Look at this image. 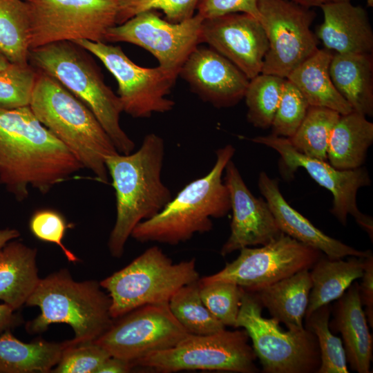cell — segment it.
Wrapping results in <instances>:
<instances>
[{
    "label": "cell",
    "instance_id": "obj_3",
    "mask_svg": "<svg viewBox=\"0 0 373 373\" xmlns=\"http://www.w3.org/2000/svg\"><path fill=\"white\" fill-rule=\"evenodd\" d=\"M235 151L231 144L218 149L211 171L185 185L159 213L139 223L131 236L142 243L175 245L190 240L195 233L210 231L211 218L224 217L231 210L222 174Z\"/></svg>",
    "mask_w": 373,
    "mask_h": 373
},
{
    "label": "cell",
    "instance_id": "obj_13",
    "mask_svg": "<svg viewBox=\"0 0 373 373\" xmlns=\"http://www.w3.org/2000/svg\"><path fill=\"white\" fill-rule=\"evenodd\" d=\"M258 9L268 41L261 73L287 79L318 49L311 30L316 13L290 0H258Z\"/></svg>",
    "mask_w": 373,
    "mask_h": 373
},
{
    "label": "cell",
    "instance_id": "obj_1",
    "mask_svg": "<svg viewBox=\"0 0 373 373\" xmlns=\"http://www.w3.org/2000/svg\"><path fill=\"white\" fill-rule=\"evenodd\" d=\"M82 169L29 106L0 108V184L17 200L28 197L29 187L47 193Z\"/></svg>",
    "mask_w": 373,
    "mask_h": 373
},
{
    "label": "cell",
    "instance_id": "obj_38",
    "mask_svg": "<svg viewBox=\"0 0 373 373\" xmlns=\"http://www.w3.org/2000/svg\"><path fill=\"white\" fill-rule=\"evenodd\" d=\"M200 0H117V25L148 10H161L166 20L179 23L191 18Z\"/></svg>",
    "mask_w": 373,
    "mask_h": 373
},
{
    "label": "cell",
    "instance_id": "obj_24",
    "mask_svg": "<svg viewBox=\"0 0 373 373\" xmlns=\"http://www.w3.org/2000/svg\"><path fill=\"white\" fill-rule=\"evenodd\" d=\"M312 287L309 269H303L254 293L271 318L289 330L301 331Z\"/></svg>",
    "mask_w": 373,
    "mask_h": 373
},
{
    "label": "cell",
    "instance_id": "obj_8",
    "mask_svg": "<svg viewBox=\"0 0 373 373\" xmlns=\"http://www.w3.org/2000/svg\"><path fill=\"white\" fill-rule=\"evenodd\" d=\"M262 308L256 294L245 290L236 324L251 338L262 372L317 373L321 355L315 335L305 327L283 330L276 320L262 316Z\"/></svg>",
    "mask_w": 373,
    "mask_h": 373
},
{
    "label": "cell",
    "instance_id": "obj_31",
    "mask_svg": "<svg viewBox=\"0 0 373 373\" xmlns=\"http://www.w3.org/2000/svg\"><path fill=\"white\" fill-rule=\"evenodd\" d=\"M340 116L329 108L310 106L300 125L288 140L300 153L326 161L330 135Z\"/></svg>",
    "mask_w": 373,
    "mask_h": 373
},
{
    "label": "cell",
    "instance_id": "obj_47",
    "mask_svg": "<svg viewBox=\"0 0 373 373\" xmlns=\"http://www.w3.org/2000/svg\"><path fill=\"white\" fill-rule=\"evenodd\" d=\"M10 62L0 50V70L6 68Z\"/></svg>",
    "mask_w": 373,
    "mask_h": 373
},
{
    "label": "cell",
    "instance_id": "obj_9",
    "mask_svg": "<svg viewBox=\"0 0 373 373\" xmlns=\"http://www.w3.org/2000/svg\"><path fill=\"white\" fill-rule=\"evenodd\" d=\"M249 338L245 329L190 334L175 346L146 355L133 365L162 373L195 370L256 373L257 357Z\"/></svg>",
    "mask_w": 373,
    "mask_h": 373
},
{
    "label": "cell",
    "instance_id": "obj_20",
    "mask_svg": "<svg viewBox=\"0 0 373 373\" xmlns=\"http://www.w3.org/2000/svg\"><path fill=\"white\" fill-rule=\"evenodd\" d=\"M260 193L267 202L280 231L298 242L318 249L330 258L346 256L365 258L370 250L359 251L328 236L316 228L308 219L291 207L282 195L278 180L262 171L258 181Z\"/></svg>",
    "mask_w": 373,
    "mask_h": 373
},
{
    "label": "cell",
    "instance_id": "obj_17",
    "mask_svg": "<svg viewBox=\"0 0 373 373\" xmlns=\"http://www.w3.org/2000/svg\"><path fill=\"white\" fill-rule=\"evenodd\" d=\"M202 43L214 49L249 79L261 73L268 41L258 19L242 12L204 19Z\"/></svg>",
    "mask_w": 373,
    "mask_h": 373
},
{
    "label": "cell",
    "instance_id": "obj_2",
    "mask_svg": "<svg viewBox=\"0 0 373 373\" xmlns=\"http://www.w3.org/2000/svg\"><path fill=\"white\" fill-rule=\"evenodd\" d=\"M164 155V140L151 133L135 152L106 158L116 197V220L108 241L113 257L122 256L139 223L155 216L171 200V192L162 180Z\"/></svg>",
    "mask_w": 373,
    "mask_h": 373
},
{
    "label": "cell",
    "instance_id": "obj_40",
    "mask_svg": "<svg viewBox=\"0 0 373 373\" xmlns=\"http://www.w3.org/2000/svg\"><path fill=\"white\" fill-rule=\"evenodd\" d=\"M29 228L37 239L57 245L69 262L80 260L63 243L68 224L63 215L57 210L45 208L35 211L30 217Z\"/></svg>",
    "mask_w": 373,
    "mask_h": 373
},
{
    "label": "cell",
    "instance_id": "obj_5",
    "mask_svg": "<svg viewBox=\"0 0 373 373\" xmlns=\"http://www.w3.org/2000/svg\"><path fill=\"white\" fill-rule=\"evenodd\" d=\"M90 55L73 41H58L31 49L28 63L56 79L86 104L119 153H131L135 143L121 127L123 111L119 98L105 83Z\"/></svg>",
    "mask_w": 373,
    "mask_h": 373
},
{
    "label": "cell",
    "instance_id": "obj_7",
    "mask_svg": "<svg viewBox=\"0 0 373 373\" xmlns=\"http://www.w3.org/2000/svg\"><path fill=\"white\" fill-rule=\"evenodd\" d=\"M199 278L195 258L173 263L153 246L99 283L108 292L115 319L145 305L169 303L180 287Z\"/></svg>",
    "mask_w": 373,
    "mask_h": 373
},
{
    "label": "cell",
    "instance_id": "obj_18",
    "mask_svg": "<svg viewBox=\"0 0 373 373\" xmlns=\"http://www.w3.org/2000/svg\"><path fill=\"white\" fill-rule=\"evenodd\" d=\"M224 182L230 196L232 220L230 235L220 254L254 245H264L282 233L266 200L255 197L231 160L224 169Z\"/></svg>",
    "mask_w": 373,
    "mask_h": 373
},
{
    "label": "cell",
    "instance_id": "obj_36",
    "mask_svg": "<svg viewBox=\"0 0 373 373\" xmlns=\"http://www.w3.org/2000/svg\"><path fill=\"white\" fill-rule=\"evenodd\" d=\"M199 285L201 298L211 313L224 326L236 327L245 289L226 281Z\"/></svg>",
    "mask_w": 373,
    "mask_h": 373
},
{
    "label": "cell",
    "instance_id": "obj_30",
    "mask_svg": "<svg viewBox=\"0 0 373 373\" xmlns=\"http://www.w3.org/2000/svg\"><path fill=\"white\" fill-rule=\"evenodd\" d=\"M30 20L24 0H0V50L11 63H28Z\"/></svg>",
    "mask_w": 373,
    "mask_h": 373
},
{
    "label": "cell",
    "instance_id": "obj_14",
    "mask_svg": "<svg viewBox=\"0 0 373 373\" xmlns=\"http://www.w3.org/2000/svg\"><path fill=\"white\" fill-rule=\"evenodd\" d=\"M191 334L171 313L168 303L145 305L113 320L97 340L112 356L132 364L151 353L171 348Z\"/></svg>",
    "mask_w": 373,
    "mask_h": 373
},
{
    "label": "cell",
    "instance_id": "obj_27",
    "mask_svg": "<svg viewBox=\"0 0 373 373\" xmlns=\"http://www.w3.org/2000/svg\"><path fill=\"white\" fill-rule=\"evenodd\" d=\"M373 142V123L356 112L341 115L335 124L327 152L329 164L338 170L359 168Z\"/></svg>",
    "mask_w": 373,
    "mask_h": 373
},
{
    "label": "cell",
    "instance_id": "obj_46",
    "mask_svg": "<svg viewBox=\"0 0 373 373\" xmlns=\"http://www.w3.org/2000/svg\"><path fill=\"white\" fill-rule=\"evenodd\" d=\"M303 6L311 8L313 7H320L321 5L333 1H349L352 0H290Z\"/></svg>",
    "mask_w": 373,
    "mask_h": 373
},
{
    "label": "cell",
    "instance_id": "obj_25",
    "mask_svg": "<svg viewBox=\"0 0 373 373\" xmlns=\"http://www.w3.org/2000/svg\"><path fill=\"white\" fill-rule=\"evenodd\" d=\"M332 81L354 111L373 115V58L372 53H334L329 65Z\"/></svg>",
    "mask_w": 373,
    "mask_h": 373
},
{
    "label": "cell",
    "instance_id": "obj_37",
    "mask_svg": "<svg viewBox=\"0 0 373 373\" xmlns=\"http://www.w3.org/2000/svg\"><path fill=\"white\" fill-rule=\"evenodd\" d=\"M310 106L300 91L285 79L271 127L272 134L286 138L296 131Z\"/></svg>",
    "mask_w": 373,
    "mask_h": 373
},
{
    "label": "cell",
    "instance_id": "obj_4",
    "mask_svg": "<svg viewBox=\"0 0 373 373\" xmlns=\"http://www.w3.org/2000/svg\"><path fill=\"white\" fill-rule=\"evenodd\" d=\"M38 120L97 181L107 184L108 157L119 153L93 113L52 77L37 70L29 105Z\"/></svg>",
    "mask_w": 373,
    "mask_h": 373
},
{
    "label": "cell",
    "instance_id": "obj_41",
    "mask_svg": "<svg viewBox=\"0 0 373 373\" xmlns=\"http://www.w3.org/2000/svg\"><path fill=\"white\" fill-rule=\"evenodd\" d=\"M196 10L204 19L236 12L260 19L258 0H200Z\"/></svg>",
    "mask_w": 373,
    "mask_h": 373
},
{
    "label": "cell",
    "instance_id": "obj_22",
    "mask_svg": "<svg viewBox=\"0 0 373 373\" xmlns=\"http://www.w3.org/2000/svg\"><path fill=\"white\" fill-rule=\"evenodd\" d=\"M331 313L333 318L329 321V327L332 332L341 333L350 368L358 373H370L373 338L361 302L359 285L356 282H353L337 299Z\"/></svg>",
    "mask_w": 373,
    "mask_h": 373
},
{
    "label": "cell",
    "instance_id": "obj_35",
    "mask_svg": "<svg viewBox=\"0 0 373 373\" xmlns=\"http://www.w3.org/2000/svg\"><path fill=\"white\" fill-rule=\"evenodd\" d=\"M37 77V70L29 63H10L0 70V108L28 106Z\"/></svg>",
    "mask_w": 373,
    "mask_h": 373
},
{
    "label": "cell",
    "instance_id": "obj_26",
    "mask_svg": "<svg viewBox=\"0 0 373 373\" xmlns=\"http://www.w3.org/2000/svg\"><path fill=\"white\" fill-rule=\"evenodd\" d=\"M334 53L318 49L287 77L303 94L311 106L329 108L340 115L353 111L351 106L335 88L329 65Z\"/></svg>",
    "mask_w": 373,
    "mask_h": 373
},
{
    "label": "cell",
    "instance_id": "obj_10",
    "mask_svg": "<svg viewBox=\"0 0 373 373\" xmlns=\"http://www.w3.org/2000/svg\"><path fill=\"white\" fill-rule=\"evenodd\" d=\"M24 1L30 50L64 41L105 42L108 29L117 25V0Z\"/></svg>",
    "mask_w": 373,
    "mask_h": 373
},
{
    "label": "cell",
    "instance_id": "obj_42",
    "mask_svg": "<svg viewBox=\"0 0 373 373\" xmlns=\"http://www.w3.org/2000/svg\"><path fill=\"white\" fill-rule=\"evenodd\" d=\"M362 283L359 285V294L362 306H365L367 323L373 327V256L365 258Z\"/></svg>",
    "mask_w": 373,
    "mask_h": 373
},
{
    "label": "cell",
    "instance_id": "obj_44",
    "mask_svg": "<svg viewBox=\"0 0 373 373\" xmlns=\"http://www.w3.org/2000/svg\"><path fill=\"white\" fill-rule=\"evenodd\" d=\"M20 323V316L15 310L3 303L0 304V334L19 325Z\"/></svg>",
    "mask_w": 373,
    "mask_h": 373
},
{
    "label": "cell",
    "instance_id": "obj_23",
    "mask_svg": "<svg viewBox=\"0 0 373 373\" xmlns=\"http://www.w3.org/2000/svg\"><path fill=\"white\" fill-rule=\"evenodd\" d=\"M37 250L12 240L0 248V300L14 310L26 303L39 283Z\"/></svg>",
    "mask_w": 373,
    "mask_h": 373
},
{
    "label": "cell",
    "instance_id": "obj_39",
    "mask_svg": "<svg viewBox=\"0 0 373 373\" xmlns=\"http://www.w3.org/2000/svg\"><path fill=\"white\" fill-rule=\"evenodd\" d=\"M60 359L50 372L96 373L111 354L95 341L71 344L66 341Z\"/></svg>",
    "mask_w": 373,
    "mask_h": 373
},
{
    "label": "cell",
    "instance_id": "obj_12",
    "mask_svg": "<svg viewBox=\"0 0 373 373\" xmlns=\"http://www.w3.org/2000/svg\"><path fill=\"white\" fill-rule=\"evenodd\" d=\"M321 256L319 250L282 232L260 247L241 249L236 259L198 282H231L245 291L256 292L298 271L310 269Z\"/></svg>",
    "mask_w": 373,
    "mask_h": 373
},
{
    "label": "cell",
    "instance_id": "obj_15",
    "mask_svg": "<svg viewBox=\"0 0 373 373\" xmlns=\"http://www.w3.org/2000/svg\"><path fill=\"white\" fill-rule=\"evenodd\" d=\"M204 19L195 14L179 23L162 19L155 10L141 12L108 29L105 42H126L151 53L160 66L179 73L193 50L202 43Z\"/></svg>",
    "mask_w": 373,
    "mask_h": 373
},
{
    "label": "cell",
    "instance_id": "obj_48",
    "mask_svg": "<svg viewBox=\"0 0 373 373\" xmlns=\"http://www.w3.org/2000/svg\"><path fill=\"white\" fill-rule=\"evenodd\" d=\"M373 0H367V5L368 7H372L373 6Z\"/></svg>",
    "mask_w": 373,
    "mask_h": 373
},
{
    "label": "cell",
    "instance_id": "obj_11",
    "mask_svg": "<svg viewBox=\"0 0 373 373\" xmlns=\"http://www.w3.org/2000/svg\"><path fill=\"white\" fill-rule=\"evenodd\" d=\"M73 42L99 59L115 78L123 112L134 118H148L173 108L175 102L167 96L178 77L177 73L160 66H140L119 46L84 39Z\"/></svg>",
    "mask_w": 373,
    "mask_h": 373
},
{
    "label": "cell",
    "instance_id": "obj_32",
    "mask_svg": "<svg viewBox=\"0 0 373 373\" xmlns=\"http://www.w3.org/2000/svg\"><path fill=\"white\" fill-rule=\"evenodd\" d=\"M168 305L175 318L191 334L207 335L225 329L204 304L198 280L180 287Z\"/></svg>",
    "mask_w": 373,
    "mask_h": 373
},
{
    "label": "cell",
    "instance_id": "obj_6",
    "mask_svg": "<svg viewBox=\"0 0 373 373\" xmlns=\"http://www.w3.org/2000/svg\"><path fill=\"white\" fill-rule=\"evenodd\" d=\"M96 280H75L66 269L40 278L27 306L41 310L26 325L29 333L45 332L53 323H66L74 332L71 344L95 341L112 325L111 300Z\"/></svg>",
    "mask_w": 373,
    "mask_h": 373
},
{
    "label": "cell",
    "instance_id": "obj_21",
    "mask_svg": "<svg viewBox=\"0 0 373 373\" xmlns=\"http://www.w3.org/2000/svg\"><path fill=\"white\" fill-rule=\"evenodd\" d=\"M323 22L316 37L325 49L337 54L372 53L373 31L366 10L351 1H333L320 6Z\"/></svg>",
    "mask_w": 373,
    "mask_h": 373
},
{
    "label": "cell",
    "instance_id": "obj_34",
    "mask_svg": "<svg viewBox=\"0 0 373 373\" xmlns=\"http://www.w3.org/2000/svg\"><path fill=\"white\" fill-rule=\"evenodd\" d=\"M332 307L325 305L305 317V327L316 337L321 355L317 373H349L342 340L329 327Z\"/></svg>",
    "mask_w": 373,
    "mask_h": 373
},
{
    "label": "cell",
    "instance_id": "obj_19",
    "mask_svg": "<svg viewBox=\"0 0 373 373\" xmlns=\"http://www.w3.org/2000/svg\"><path fill=\"white\" fill-rule=\"evenodd\" d=\"M178 76L200 99L218 108L238 104L249 82L233 64L209 46H197L182 66Z\"/></svg>",
    "mask_w": 373,
    "mask_h": 373
},
{
    "label": "cell",
    "instance_id": "obj_16",
    "mask_svg": "<svg viewBox=\"0 0 373 373\" xmlns=\"http://www.w3.org/2000/svg\"><path fill=\"white\" fill-rule=\"evenodd\" d=\"M250 140L277 151L287 172L293 173L298 168H303L321 186L332 194L333 203L330 211L338 221L345 225L347 216H352L372 240L373 220L359 210L356 202L358 189L371 184L370 175L365 168L336 169L326 161L300 153L292 146L288 138L273 134L257 136Z\"/></svg>",
    "mask_w": 373,
    "mask_h": 373
},
{
    "label": "cell",
    "instance_id": "obj_43",
    "mask_svg": "<svg viewBox=\"0 0 373 373\" xmlns=\"http://www.w3.org/2000/svg\"><path fill=\"white\" fill-rule=\"evenodd\" d=\"M126 360L111 356L98 368L96 373H126L133 368Z\"/></svg>",
    "mask_w": 373,
    "mask_h": 373
},
{
    "label": "cell",
    "instance_id": "obj_28",
    "mask_svg": "<svg viewBox=\"0 0 373 373\" xmlns=\"http://www.w3.org/2000/svg\"><path fill=\"white\" fill-rule=\"evenodd\" d=\"M365 258L350 256L344 260L322 255L310 269L312 287L305 317L339 298L355 280L361 278Z\"/></svg>",
    "mask_w": 373,
    "mask_h": 373
},
{
    "label": "cell",
    "instance_id": "obj_29",
    "mask_svg": "<svg viewBox=\"0 0 373 373\" xmlns=\"http://www.w3.org/2000/svg\"><path fill=\"white\" fill-rule=\"evenodd\" d=\"M66 345L42 339L24 343L7 329L0 334V373L50 372Z\"/></svg>",
    "mask_w": 373,
    "mask_h": 373
},
{
    "label": "cell",
    "instance_id": "obj_45",
    "mask_svg": "<svg viewBox=\"0 0 373 373\" xmlns=\"http://www.w3.org/2000/svg\"><path fill=\"white\" fill-rule=\"evenodd\" d=\"M20 236V232L15 229L4 228L0 229V248L8 242L17 239Z\"/></svg>",
    "mask_w": 373,
    "mask_h": 373
},
{
    "label": "cell",
    "instance_id": "obj_33",
    "mask_svg": "<svg viewBox=\"0 0 373 373\" xmlns=\"http://www.w3.org/2000/svg\"><path fill=\"white\" fill-rule=\"evenodd\" d=\"M285 79L260 73L249 79L244 98L247 121L256 128L271 127Z\"/></svg>",
    "mask_w": 373,
    "mask_h": 373
}]
</instances>
